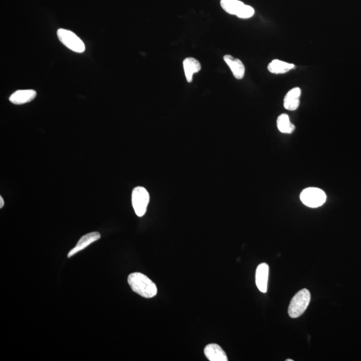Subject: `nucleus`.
Returning a JSON list of instances; mask_svg holds the SVG:
<instances>
[{"instance_id": "nucleus-11", "label": "nucleus", "mask_w": 361, "mask_h": 361, "mask_svg": "<svg viewBox=\"0 0 361 361\" xmlns=\"http://www.w3.org/2000/svg\"><path fill=\"white\" fill-rule=\"evenodd\" d=\"M224 61L227 64L236 79H241L244 76L245 66L240 60L235 59L230 55H225L224 57Z\"/></svg>"}, {"instance_id": "nucleus-4", "label": "nucleus", "mask_w": 361, "mask_h": 361, "mask_svg": "<svg viewBox=\"0 0 361 361\" xmlns=\"http://www.w3.org/2000/svg\"><path fill=\"white\" fill-rule=\"evenodd\" d=\"M149 193L145 188L136 187L132 193V204L136 215L142 217L146 213L149 203Z\"/></svg>"}, {"instance_id": "nucleus-2", "label": "nucleus", "mask_w": 361, "mask_h": 361, "mask_svg": "<svg viewBox=\"0 0 361 361\" xmlns=\"http://www.w3.org/2000/svg\"><path fill=\"white\" fill-rule=\"evenodd\" d=\"M311 298V293L306 288L297 292L288 307V315L290 317L295 318L302 315L309 307Z\"/></svg>"}, {"instance_id": "nucleus-16", "label": "nucleus", "mask_w": 361, "mask_h": 361, "mask_svg": "<svg viewBox=\"0 0 361 361\" xmlns=\"http://www.w3.org/2000/svg\"><path fill=\"white\" fill-rule=\"evenodd\" d=\"M4 206V201L3 200V198L2 197V196H0V208H3Z\"/></svg>"}, {"instance_id": "nucleus-5", "label": "nucleus", "mask_w": 361, "mask_h": 361, "mask_svg": "<svg viewBox=\"0 0 361 361\" xmlns=\"http://www.w3.org/2000/svg\"><path fill=\"white\" fill-rule=\"evenodd\" d=\"M57 35L60 41L70 50L78 53L85 52L84 42L72 32L61 29L58 31Z\"/></svg>"}, {"instance_id": "nucleus-9", "label": "nucleus", "mask_w": 361, "mask_h": 361, "mask_svg": "<svg viewBox=\"0 0 361 361\" xmlns=\"http://www.w3.org/2000/svg\"><path fill=\"white\" fill-rule=\"evenodd\" d=\"M36 97V92L34 90H20L10 96V101L14 104H23L31 102Z\"/></svg>"}, {"instance_id": "nucleus-7", "label": "nucleus", "mask_w": 361, "mask_h": 361, "mask_svg": "<svg viewBox=\"0 0 361 361\" xmlns=\"http://www.w3.org/2000/svg\"><path fill=\"white\" fill-rule=\"evenodd\" d=\"M100 238V233L95 232L89 233L83 236L82 238L79 240L78 243L76 245V246L74 247L73 249H71L68 254V258H71L74 255L78 252L82 251L86 248L89 245H91V243L95 242V241L99 240Z\"/></svg>"}, {"instance_id": "nucleus-13", "label": "nucleus", "mask_w": 361, "mask_h": 361, "mask_svg": "<svg viewBox=\"0 0 361 361\" xmlns=\"http://www.w3.org/2000/svg\"><path fill=\"white\" fill-rule=\"evenodd\" d=\"M220 4L224 11L238 17L245 6V4L239 0H221Z\"/></svg>"}, {"instance_id": "nucleus-8", "label": "nucleus", "mask_w": 361, "mask_h": 361, "mask_svg": "<svg viewBox=\"0 0 361 361\" xmlns=\"http://www.w3.org/2000/svg\"><path fill=\"white\" fill-rule=\"evenodd\" d=\"M204 354L210 361H228L225 351L217 344H209L204 349Z\"/></svg>"}, {"instance_id": "nucleus-3", "label": "nucleus", "mask_w": 361, "mask_h": 361, "mask_svg": "<svg viewBox=\"0 0 361 361\" xmlns=\"http://www.w3.org/2000/svg\"><path fill=\"white\" fill-rule=\"evenodd\" d=\"M300 200L305 206L316 208L322 206L325 203L326 196L319 188L309 187L303 190L300 194Z\"/></svg>"}, {"instance_id": "nucleus-10", "label": "nucleus", "mask_w": 361, "mask_h": 361, "mask_svg": "<svg viewBox=\"0 0 361 361\" xmlns=\"http://www.w3.org/2000/svg\"><path fill=\"white\" fill-rule=\"evenodd\" d=\"M301 90L300 88H294L286 94L284 100V106L286 109L295 110L300 105Z\"/></svg>"}, {"instance_id": "nucleus-12", "label": "nucleus", "mask_w": 361, "mask_h": 361, "mask_svg": "<svg viewBox=\"0 0 361 361\" xmlns=\"http://www.w3.org/2000/svg\"><path fill=\"white\" fill-rule=\"evenodd\" d=\"M183 64L187 82H191L193 74L200 71L202 69V66L198 60L191 57L185 59Z\"/></svg>"}, {"instance_id": "nucleus-1", "label": "nucleus", "mask_w": 361, "mask_h": 361, "mask_svg": "<svg viewBox=\"0 0 361 361\" xmlns=\"http://www.w3.org/2000/svg\"><path fill=\"white\" fill-rule=\"evenodd\" d=\"M128 283L135 293L144 298H151L157 295V286L142 273H132L128 277Z\"/></svg>"}, {"instance_id": "nucleus-17", "label": "nucleus", "mask_w": 361, "mask_h": 361, "mask_svg": "<svg viewBox=\"0 0 361 361\" xmlns=\"http://www.w3.org/2000/svg\"><path fill=\"white\" fill-rule=\"evenodd\" d=\"M286 361H293L292 359H286Z\"/></svg>"}, {"instance_id": "nucleus-6", "label": "nucleus", "mask_w": 361, "mask_h": 361, "mask_svg": "<svg viewBox=\"0 0 361 361\" xmlns=\"http://www.w3.org/2000/svg\"><path fill=\"white\" fill-rule=\"evenodd\" d=\"M269 266L266 263H262L256 269V284L258 290L266 293L268 290Z\"/></svg>"}, {"instance_id": "nucleus-15", "label": "nucleus", "mask_w": 361, "mask_h": 361, "mask_svg": "<svg viewBox=\"0 0 361 361\" xmlns=\"http://www.w3.org/2000/svg\"><path fill=\"white\" fill-rule=\"evenodd\" d=\"M277 127L283 133L290 134L295 130V126L291 123L289 117L286 114L280 115L277 119Z\"/></svg>"}, {"instance_id": "nucleus-14", "label": "nucleus", "mask_w": 361, "mask_h": 361, "mask_svg": "<svg viewBox=\"0 0 361 361\" xmlns=\"http://www.w3.org/2000/svg\"><path fill=\"white\" fill-rule=\"evenodd\" d=\"M295 66L293 64L286 63V62L274 60L269 64L268 69L271 73L284 74L293 69Z\"/></svg>"}]
</instances>
